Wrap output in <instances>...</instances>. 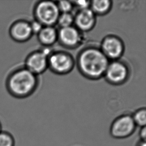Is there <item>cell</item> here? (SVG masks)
Returning <instances> with one entry per match:
<instances>
[{
  "label": "cell",
  "mask_w": 146,
  "mask_h": 146,
  "mask_svg": "<svg viewBox=\"0 0 146 146\" xmlns=\"http://www.w3.org/2000/svg\"><path fill=\"white\" fill-rule=\"evenodd\" d=\"M38 85L37 75L25 67H19L9 75L6 88L12 96L23 99L32 95Z\"/></svg>",
  "instance_id": "obj_1"
},
{
  "label": "cell",
  "mask_w": 146,
  "mask_h": 146,
  "mask_svg": "<svg viewBox=\"0 0 146 146\" xmlns=\"http://www.w3.org/2000/svg\"><path fill=\"white\" fill-rule=\"evenodd\" d=\"M109 64L108 58L97 48L84 49L78 58L80 70L83 75L91 79H98L104 75Z\"/></svg>",
  "instance_id": "obj_2"
},
{
  "label": "cell",
  "mask_w": 146,
  "mask_h": 146,
  "mask_svg": "<svg viewBox=\"0 0 146 146\" xmlns=\"http://www.w3.org/2000/svg\"><path fill=\"white\" fill-rule=\"evenodd\" d=\"M35 20L44 27L53 26L57 23L60 13L57 4L50 1H40L34 8Z\"/></svg>",
  "instance_id": "obj_3"
},
{
  "label": "cell",
  "mask_w": 146,
  "mask_h": 146,
  "mask_svg": "<svg viewBox=\"0 0 146 146\" xmlns=\"http://www.w3.org/2000/svg\"><path fill=\"white\" fill-rule=\"evenodd\" d=\"M136 128L132 116L124 115L115 119L110 127L111 135L115 138L124 139L130 136Z\"/></svg>",
  "instance_id": "obj_4"
},
{
  "label": "cell",
  "mask_w": 146,
  "mask_h": 146,
  "mask_svg": "<svg viewBox=\"0 0 146 146\" xmlns=\"http://www.w3.org/2000/svg\"><path fill=\"white\" fill-rule=\"evenodd\" d=\"M49 53L48 49L33 52L26 58L25 67L36 75L41 74L48 67Z\"/></svg>",
  "instance_id": "obj_5"
},
{
  "label": "cell",
  "mask_w": 146,
  "mask_h": 146,
  "mask_svg": "<svg viewBox=\"0 0 146 146\" xmlns=\"http://www.w3.org/2000/svg\"><path fill=\"white\" fill-rule=\"evenodd\" d=\"M48 66L55 73L65 74L72 69L74 61L68 54L64 52H57L49 55Z\"/></svg>",
  "instance_id": "obj_6"
},
{
  "label": "cell",
  "mask_w": 146,
  "mask_h": 146,
  "mask_svg": "<svg viewBox=\"0 0 146 146\" xmlns=\"http://www.w3.org/2000/svg\"><path fill=\"white\" fill-rule=\"evenodd\" d=\"M10 37L18 42H27L33 35L30 22L25 20H19L14 22L9 29Z\"/></svg>",
  "instance_id": "obj_7"
},
{
  "label": "cell",
  "mask_w": 146,
  "mask_h": 146,
  "mask_svg": "<svg viewBox=\"0 0 146 146\" xmlns=\"http://www.w3.org/2000/svg\"><path fill=\"white\" fill-rule=\"evenodd\" d=\"M129 71L126 65L120 61L109 63L104 75L112 84H119L124 82L128 76Z\"/></svg>",
  "instance_id": "obj_8"
},
{
  "label": "cell",
  "mask_w": 146,
  "mask_h": 146,
  "mask_svg": "<svg viewBox=\"0 0 146 146\" xmlns=\"http://www.w3.org/2000/svg\"><path fill=\"white\" fill-rule=\"evenodd\" d=\"M101 46V51L108 59H118L124 50L122 42L115 36L106 37L103 40Z\"/></svg>",
  "instance_id": "obj_9"
},
{
  "label": "cell",
  "mask_w": 146,
  "mask_h": 146,
  "mask_svg": "<svg viewBox=\"0 0 146 146\" xmlns=\"http://www.w3.org/2000/svg\"><path fill=\"white\" fill-rule=\"evenodd\" d=\"M90 9L79 11L74 18V22L78 30L87 32L94 27L96 22V16Z\"/></svg>",
  "instance_id": "obj_10"
},
{
  "label": "cell",
  "mask_w": 146,
  "mask_h": 146,
  "mask_svg": "<svg viewBox=\"0 0 146 146\" xmlns=\"http://www.w3.org/2000/svg\"><path fill=\"white\" fill-rule=\"evenodd\" d=\"M58 38L63 45L72 48L79 44L81 36L77 29L71 26L61 28L58 33Z\"/></svg>",
  "instance_id": "obj_11"
},
{
  "label": "cell",
  "mask_w": 146,
  "mask_h": 146,
  "mask_svg": "<svg viewBox=\"0 0 146 146\" xmlns=\"http://www.w3.org/2000/svg\"><path fill=\"white\" fill-rule=\"evenodd\" d=\"M38 40L44 46L53 44L58 38V33L53 26L44 27L38 34Z\"/></svg>",
  "instance_id": "obj_12"
},
{
  "label": "cell",
  "mask_w": 146,
  "mask_h": 146,
  "mask_svg": "<svg viewBox=\"0 0 146 146\" xmlns=\"http://www.w3.org/2000/svg\"><path fill=\"white\" fill-rule=\"evenodd\" d=\"M112 6V2L109 0H96L90 2V9L95 14L104 15L108 12Z\"/></svg>",
  "instance_id": "obj_13"
},
{
  "label": "cell",
  "mask_w": 146,
  "mask_h": 146,
  "mask_svg": "<svg viewBox=\"0 0 146 146\" xmlns=\"http://www.w3.org/2000/svg\"><path fill=\"white\" fill-rule=\"evenodd\" d=\"M135 124L136 126L142 128L146 127V110L145 109H141L135 113L132 116Z\"/></svg>",
  "instance_id": "obj_14"
},
{
  "label": "cell",
  "mask_w": 146,
  "mask_h": 146,
  "mask_svg": "<svg viewBox=\"0 0 146 146\" xmlns=\"http://www.w3.org/2000/svg\"><path fill=\"white\" fill-rule=\"evenodd\" d=\"M15 140L13 135L7 131L0 132V146H15Z\"/></svg>",
  "instance_id": "obj_15"
},
{
  "label": "cell",
  "mask_w": 146,
  "mask_h": 146,
  "mask_svg": "<svg viewBox=\"0 0 146 146\" xmlns=\"http://www.w3.org/2000/svg\"><path fill=\"white\" fill-rule=\"evenodd\" d=\"M74 18L70 13H61L60 14L57 23L61 28H66L72 26Z\"/></svg>",
  "instance_id": "obj_16"
},
{
  "label": "cell",
  "mask_w": 146,
  "mask_h": 146,
  "mask_svg": "<svg viewBox=\"0 0 146 146\" xmlns=\"http://www.w3.org/2000/svg\"><path fill=\"white\" fill-rule=\"evenodd\" d=\"M57 5L59 12L61 13H70L73 9L72 3L68 1H60Z\"/></svg>",
  "instance_id": "obj_17"
},
{
  "label": "cell",
  "mask_w": 146,
  "mask_h": 146,
  "mask_svg": "<svg viewBox=\"0 0 146 146\" xmlns=\"http://www.w3.org/2000/svg\"><path fill=\"white\" fill-rule=\"evenodd\" d=\"M72 3L73 5L79 9V11L88 9L90 6V1H75Z\"/></svg>",
  "instance_id": "obj_18"
},
{
  "label": "cell",
  "mask_w": 146,
  "mask_h": 146,
  "mask_svg": "<svg viewBox=\"0 0 146 146\" xmlns=\"http://www.w3.org/2000/svg\"><path fill=\"white\" fill-rule=\"evenodd\" d=\"M30 24L33 34H36L38 35L44 27V26H42V24L36 21V20H35L32 22H30Z\"/></svg>",
  "instance_id": "obj_19"
},
{
  "label": "cell",
  "mask_w": 146,
  "mask_h": 146,
  "mask_svg": "<svg viewBox=\"0 0 146 146\" xmlns=\"http://www.w3.org/2000/svg\"><path fill=\"white\" fill-rule=\"evenodd\" d=\"M140 137L141 141H146V127H144L141 129L140 131Z\"/></svg>",
  "instance_id": "obj_20"
},
{
  "label": "cell",
  "mask_w": 146,
  "mask_h": 146,
  "mask_svg": "<svg viewBox=\"0 0 146 146\" xmlns=\"http://www.w3.org/2000/svg\"><path fill=\"white\" fill-rule=\"evenodd\" d=\"M137 146H146V141H141L137 145Z\"/></svg>",
  "instance_id": "obj_21"
},
{
  "label": "cell",
  "mask_w": 146,
  "mask_h": 146,
  "mask_svg": "<svg viewBox=\"0 0 146 146\" xmlns=\"http://www.w3.org/2000/svg\"><path fill=\"white\" fill-rule=\"evenodd\" d=\"M2 131V124H1V123L0 122V132H1Z\"/></svg>",
  "instance_id": "obj_22"
}]
</instances>
